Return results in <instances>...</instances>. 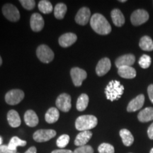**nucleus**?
Wrapping results in <instances>:
<instances>
[{"instance_id": "1", "label": "nucleus", "mask_w": 153, "mask_h": 153, "mask_svg": "<svg viewBox=\"0 0 153 153\" xmlns=\"http://www.w3.org/2000/svg\"><path fill=\"white\" fill-rule=\"evenodd\" d=\"M90 25L91 28L99 35H107L111 31L110 24L101 14H94L91 17Z\"/></svg>"}, {"instance_id": "2", "label": "nucleus", "mask_w": 153, "mask_h": 153, "mask_svg": "<svg viewBox=\"0 0 153 153\" xmlns=\"http://www.w3.org/2000/svg\"><path fill=\"white\" fill-rule=\"evenodd\" d=\"M124 87L117 80H112L105 88V94L108 100L114 101L119 99L123 95Z\"/></svg>"}, {"instance_id": "3", "label": "nucleus", "mask_w": 153, "mask_h": 153, "mask_svg": "<svg viewBox=\"0 0 153 153\" xmlns=\"http://www.w3.org/2000/svg\"><path fill=\"white\" fill-rule=\"evenodd\" d=\"M98 120L92 115H83L76 119L75 128L77 131H86L94 128L97 126Z\"/></svg>"}, {"instance_id": "4", "label": "nucleus", "mask_w": 153, "mask_h": 153, "mask_svg": "<svg viewBox=\"0 0 153 153\" xmlns=\"http://www.w3.org/2000/svg\"><path fill=\"white\" fill-rule=\"evenodd\" d=\"M1 11L5 18L9 22H17L20 19L19 11L12 4H5L2 7Z\"/></svg>"}, {"instance_id": "5", "label": "nucleus", "mask_w": 153, "mask_h": 153, "mask_svg": "<svg viewBox=\"0 0 153 153\" xmlns=\"http://www.w3.org/2000/svg\"><path fill=\"white\" fill-rule=\"evenodd\" d=\"M36 55L43 63H50L54 59V53L46 45H41L36 50Z\"/></svg>"}, {"instance_id": "6", "label": "nucleus", "mask_w": 153, "mask_h": 153, "mask_svg": "<svg viewBox=\"0 0 153 153\" xmlns=\"http://www.w3.org/2000/svg\"><path fill=\"white\" fill-rule=\"evenodd\" d=\"M24 92L21 89H11L6 94L5 101L7 104L14 106L19 104L24 98Z\"/></svg>"}, {"instance_id": "7", "label": "nucleus", "mask_w": 153, "mask_h": 153, "mask_svg": "<svg viewBox=\"0 0 153 153\" xmlns=\"http://www.w3.org/2000/svg\"><path fill=\"white\" fill-rule=\"evenodd\" d=\"M56 135V131L52 129H41L38 130L33 133V137L36 142L44 143L47 142Z\"/></svg>"}, {"instance_id": "8", "label": "nucleus", "mask_w": 153, "mask_h": 153, "mask_svg": "<svg viewBox=\"0 0 153 153\" xmlns=\"http://www.w3.org/2000/svg\"><path fill=\"white\" fill-rule=\"evenodd\" d=\"M55 104L58 109L63 112H68L72 107L71 97L68 94H61L57 98Z\"/></svg>"}, {"instance_id": "9", "label": "nucleus", "mask_w": 153, "mask_h": 153, "mask_svg": "<svg viewBox=\"0 0 153 153\" xmlns=\"http://www.w3.org/2000/svg\"><path fill=\"white\" fill-rule=\"evenodd\" d=\"M149 19V14L144 9H137L131 14V21L133 26H140L145 24Z\"/></svg>"}, {"instance_id": "10", "label": "nucleus", "mask_w": 153, "mask_h": 153, "mask_svg": "<svg viewBox=\"0 0 153 153\" xmlns=\"http://www.w3.org/2000/svg\"><path fill=\"white\" fill-rule=\"evenodd\" d=\"M70 75L75 87H80L82 82L87 76V74L85 70L79 68H73L70 70Z\"/></svg>"}, {"instance_id": "11", "label": "nucleus", "mask_w": 153, "mask_h": 153, "mask_svg": "<svg viewBox=\"0 0 153 153\" xmlns=\"http://www.w3.org/2000/svg\"><path fill=\"white\" fill-rule=\"evenodd\" d=\"M91 19V11L87 7H82L75 16V22L81 26H85Z\"/></svg>"}, {"instance_id": "12", "label": "nucleus", "mask_w": 153, "mask_h": 153, "mask_svg": "<svg viewBox=\"0 0 153 153\" xmlns=\"http://www.w3.org/2000/svg\"><path fill=\"white\" fill-rule=\"evenodd\" d=\"M30 28L34 32H39L44 27V20L41 14L34 13L31 15L30 19Z\"/></svg>"}, {"instance_id": "13", "label": "nucleus", "mask_w": 153, "mask_h": 153, "mask_svg": "<svg viewBox=\"0 0 153 153\" xmlns=\"http://www.w3.org/2000/svg\"><path fill=\"white\" fill-rule=\"evenodd\" d=\"M111 68V63L108 58L104 57L101 59L96 67V73L99 76H102L108 73Z\"/></svg>"}, {"instance_id": "14", "label": "nucleus", "mask_w": 153, "mask_h": 153, "mask_svg": "<svg viewBox=\"0 0 153 153\" xmlns=\"http://www.w3.org/2000/svg\"><path fill=\"white\" fill-rule=\"evenodd\" d=\"M77 39V36L73 33H67L62 34L59 38L58 43L59 45L62 48H68L71 46L75 43Z\"/></svg>"}, {"instance_id": "15", "label": "nucleus", "mask_w": 153, "mask_h": 153, "mask_svg": "<svg viewBox=\"0 0 153 153\" xmlns=\"http://www.w3.org/2000/svg\"><path fill=\"white\" fill-rule=\"evenodd\" d=\"M145 102V96L140 94L129 102L127 106L128 112H135L142 108Z\"/></svg>"}, {"instance_id": "16", "label": "nucleus", "mask_w": 153, "mask_h": 153, "mask_svg": "<svg viewBox=\"0 0 153 153\" xmlns=\"http://www.w3.org/2000/svg\"><path fill=\"white\" fill-rule=\"evenodd\" d=\"M135 61V57L132 54H127L120 56L116 59L115 65L118 68H121V67L130 66L133 65Z\"/></svg>"}, {"instance_id": "17", "label": "nucleus", "mask_w": 153, "mask_h": 153, "mask_svg": "<svg viewBox=\"0 0 153 153\" xmlns=\"http://www.w3.org/2000/svg\"><path fill=\"white\" fill-rule=\"evenodd\" d=\"M91 137H92V133L90 131L80 132L74 140V145L78 147L86 145V144L90 140Z\"/></svg>"}, {"instance_id": "18", "label": "nucleus", "mask_w": 153, "mask_h": 153, "mask_svg": "<svg viewBox=\"0 0 153 153\" xmlns=\"http://www.w3.org/2000/svg\"><path fill=\"white\" fill-rule=\"evenodd\" d=\"M24 121L29 127H35L39 123V119L34 111L28 110L24 114Z\"/></svg>"}, {"instance_id": "19", "label": "nucleus", "mask_w": 153, "mask_h": 153, "mask_svg": "<svg viewBox=\"0 0 153 153\" xmlns=\"http://www.w3.org/2000/svg\"><path fill=\"white\" fill-rule=\"evenodd\" d=\"M7 120L9 126L12 128H17L22 124V120L18 112L13 109L9 111L7 113Z\"/></svg>"}, {"instance_id": "20", "label": "nucleus", "mask_w": 153, "mask_h": 153, "mask_svg": "<svg viewBox=\"0 0 153 153\" xmlns=\"http://www.w3.org/2000/svg\"><path fill=\"white\" fill-rule=\"evenodd\" d=\"M111 16L113 23L116 26L120 27L125 24V17L120 9H114L111 11Z\"/></svg>"}, {"instance_id": "21", "label": "nucleus", "mask_w": 153, "mask_h": 153, "mask_svg": "<svg viewBox=\"0 0 153 153\" xmlns=\"http://www.w3.org/2000/svg\"><path fill=\"white\" fill-rule=\"evenodd\" d=\"M118 73L120 76L124 79H133L136 76L135 70L130 66L121 67V68H118Z\"/></svg>"}, {"instance_id": "22", "label": "nucleus", "mask_w": 153, "mask_h": 153, "mask_svg": "<svg viewBox=\"0 0 153 153\" xmlns=\"http://www.w3.org/2000/svg\"><path fill=\"white\" fill-rule=\"evenodd\" d=\"M137 118L139 121L142 123H146L153 120V108L148 107L141 111L137 115Z\"/></svg>"}, {"instance_id": "23", "label": "nucleus", "mask_w": 153, "mask_h": 153, "mask_svg": "<svg viewBox=\"0 0 153 153\" xmlns=\"http://www.w3.org/2000/svg\"><path fill=\"white\" fill-rule=\"evenodd\" d=\"M60 117V113L57 108L55 107H51L47 111L46 114L45 115V121L48 123H54L57 121Z\"/></svg>"}, {"instance_id": "24", "label": "nucleus", "mask_w": 153, "mask_h": 153, "mask_svg": "<svg viewBox=\"0 0 153 153\" xmlns=\"http://www.w3.org/2000/svg\"><path fill=\"white\" fill-rule=\"evenodd\" d=\"M119 134L124 145L127 147L132 145L134 142V137L128 130L126 128L121 129L119 132Z\"/></svg>"}, {"instance_id": "25", "label": "nucleus", "mask_w": 153, "mask_h": 153, "mask_svg": "<svg viewBox=\"0 0 153 153\" xmlns=\"http://www.w3.org/2000/svg\"><path fill=\"white\" fill-rule=\"evenodd\" d=\"M89 99L88 95L86 94H82L79 97V98L77 99V101H76V108L77 111H85L87 108L88 104H89Z\"/></svg>"}, {"instance_id": "26", "label": "nucleus", "mask_w": 153, "mask_h": 153, "mask_svg": "<svg viewBox=\"0 0 153 153\" xmlns=\"http://www.w3.org/2000/svg\"><path fill=\"white\" fill-rule=\"evenodd\" d=\"M139 46L143 51H153V41L148 36H145L140 40Z\"/></svg>"}, {"instance_id": "27", "label": "nucleus", "mask_w": 153, "mask_h": 153, "mask_svg": "<svg viewBox=\"0 0 153 153\" xmlns=\"http://www.w3.org/2000/svg\"><path fill=\"white\" fill-rule=\"evenodd\" d=\"M67 10L66 4L64 3H58L55 5L54 9V16L57 19L61 20V19H64Z\"/></svg>"}, {"instance_id": "28", "label": "nucleus", "mask_w": 153, "mask_h": 153, "mask_svg": "<svg viewBox=\"0 0 153 153\" xmlns=\"http://www.w3.org/2000/svg\"><path fill=\"white\" fill-rule=\"evenodd\" d=\"M38 9L40 11L45 14H48L51 13L53 10V7L51 1L47 0H41L38 3Z\"/></svg>"}, {"instance_id": "29", "label": "nucleus", "mask_w": 153, "mask_h": 153, "mask_svg": "<svg viewBox=\"0 0 153 153\" xmlns=\"http://www.w3.org/2000/svg\"><path fill=\"white\" fill-rule=\"evenodd\" d=\"M27 144V142L26 140H24L20 139L19 137L14 136L11 137L9 143V148L12 150H16V148L19 146L21 147H24L25 145Z\"/></svg>"}, {"instance_id": "30", "label": "nucleus", "mask_w": 153, "mask_h": 153, "mask_svg": "<svg viewBox=\"0 0 153 153\" xmlns=\"http://www.w3.org/2000/svg\"><path fill=\"white\" fill-rule=\"evenodd\" d=\"M69 142H70V136L68 135H67V134H64V135H60L57 138L56 141V145L58 148H64L68 145Z\"/></svg>"}, {"instance_id": "31", "label": "nucleus", "mask_w": 153, "mask_h": 153, "mask_svg": "<svg viewBox=\"0 0 153 153\" xmlns=\"http://www.w3.org/2000/svg\"><path fill=\"white\" fill-rule=\"evenodd\" d=\"M98 152L99 153H114L115 150L113 145L108 143H102L99 146Z\"/></svg>"}, {"instance_id": "32", "label": "nucleus", "mask_w": 153, "mask_h": 153, "mask_svg": "<svg viewBox=\"0 0 153 153\" xmlns=\"http://www.w3.org/2000/svg\"><path fill=\"white\" fill-rule=\"evenodd\" d=\"M138 63L142 68H148L151 65V57L148 55H143L140 58Z\"/></svg>"}, {"instance_id": "33", "label": "nucleus", "mask_w": 153, "mask_h": 153, "mask_svg": "<svg viewBox=\"0 0 153 153\" xmlns=\"http://www.w3.org/2000/svg\"><path fill=\"white\" fill-rule=\"evenodd\" d=\"M19 2L26 10H32L36 7V1L34 0H21Z\"/></svg>"}, {"instance_id": "34", "label": "nucleus", "mask_w": 153, "mask_h": 153, "mask_svg": "<svg viewBox=\"0 0 153 153\" xmlns=\"http://www.w3.org/2000/svg\"><path fill=\"white\" fill-rule=\"evenodd\" d=\"M73 153H94V149L90 145H84L75 149Z\"/></svg>"}, {"instance_id": "35", "label": "nucleus", "mask_w": 153, "mask_h": 153, "mask_svg": "<svg viewBox=\"0 0 153 153\" xmlns=\"http://www.w3.org/2000/svg\"><path fill=\"white\" fill-rule=\"evenodd\" d=\"M0 153H17V150H12L8 145H1L0 146Z\"/></svg>"}, {"instance_id": "36", "label": "nucleus", "mask_w": 153, "mask_h": 153, "mask_svg": "<svg viewBox=\"0 0 153 153\" xmlns=\"http://www.w3.org/2000/svg\"><path fill=\"white\" fill-rule=\"evenodd\" d=\"M148 93L151 102L153 104V85H150L148 88Z\"/></svg>"}, {"instance_id": "37", "label": "nucleus", "mask_w": 153, "mask_h": 153, "mask_svg": "<svg viewBox=\"0 0 153 153\" xmlns=\"http://www.w3.org/2000/svg\"><path fill=\"white\" fill-rule=\"evenodd\" d=\"M148 135L149 138L150 140H153V123L150 126L148 130Z\"/></svg>"}, {"instance_id": "38", "label": "nucleus", "mask_w": 153, "mask_h": 153, "mask_svg": "<svg viewBox=\"0 0 153 153\" xmlns=\"http://www.w3.org/2000/svg\"><path fill=\"white\" fill-rule=\"evenodd\" d=\"M51 153H73V152L70 150H63V149H60V150H53Z\"/></svg>"}, {"instance_id": "39", "label": "nucleus", "mask_w": 153, "mask_h": 153, "mask_svg": "<svg viewBox=\"0 0 153 153\" xmlns=\"http://www.w3.org/2000/svg\"><path fill=\"white\" fill-rule=\"evenodd\" d=\"M37 152V149H36V147H30L28 149V150L26 151L25 153H36ZM18 153V152H17Z\"/></svg>"}, {"instance_id": "40", "label": "nucleus", "mask_w": 153, "mask_h": 153, "mask_svg": "<svg viewBox=\"0 0 153 153\" xmlns=\"http://www.w3.org/2000/svg\"><path fill=\"white\" fill-rule=\"evenodd\" d=\"M2 145V137L0 136V146Z\"/></svg>"}, {"instance_id": "41", "label": "nucleus", "mask_w": 153, "mask_h": 153, "mask_svg": "<svg viewBox=\"0 0 153 153\" xmlns=\"http://www.w3.org/2000/svg\"><path fill=\"white\" fill-rule=\"evenodd\" d=\"M2 65V59H1V57L0 56V66Z\"/></svg>"}, {"instance_id": "42", "label": "nucleus", "mask_w": 153, "mask_h": 153, "mask_svg": "<svg viewBox=\"0 0 153 153\" xmlns=\"http://www.w3.org/2000/svg\"><path fill=\"white\" fill-rule=\"evenodd\" d=\"M120 2H126V0H120Z\"/></svg>"}, {"instance_id": "43", "label": "nucleus", "mask_w": 153, "mask_h": 153, "mask_svg": "<svg viewBox=\"0 0 153 153\" xmlns=\"http://www.w3.org/2000/svg\"><path fill=\"white\" fill-rule=\"evenodd\" d=\"M150 153H153V148H152L150 150Z\"/></svg>"}]
</instances>
